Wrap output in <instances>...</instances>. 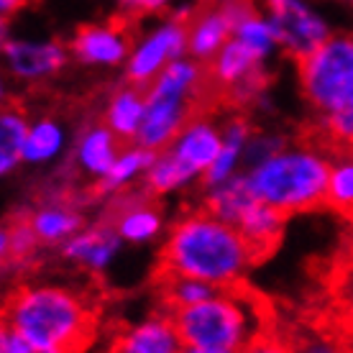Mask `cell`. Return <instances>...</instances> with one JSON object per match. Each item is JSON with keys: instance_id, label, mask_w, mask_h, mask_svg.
I'll return each mask as SVG.
<instances>
[{"instance_id": "obj_33", "label": "cell", "mask_w": 353, "mask_h": 353, "mask_svg": "<svg viewBox=\"0 0 353 353\" xmlns=\"http://www.w3.org/2000/svg\"><path fill=\"white\" fill-rule=\"evenodd\" d=\"M182 353H239V351H225V348H200V345H185Z\"/></svg>"}, {"instance_id": "obj_18", "label": "cell", "mask_w": 353, "mask_h": 353, "mask_svg": "<svg viewBox=\"0 0 353 353\" xmlns=\"http://www.w3.org/2000/svg\"><path fill=\"white\" fill-rule=\"evenodd\" d=\"M146 100H149V90L128 85L123 80L121 88H115L108 95L105 105H103V123L125 143L131 146L136 143V136L141 131L143 115H146Z\"/></svg>"}, {"instance_id": "obj_8", "label": "cell", "mask_w": 353, "mask_h": 353, "mask_svg": "<svg viewBox=\"0 0 353 353\" xmlns=\"http://www.w3.org/2000/svg\"><path fill=\"white\" fill-rule=\"evenodd\" d=\"M190 23L187 18L172 13L167 23H161L157 31H151L143 41L136 44L125 62L123 80L136 88H151V82L159 77L164 67L174 59H182L187 54V41H190Z\"/></svg>"}, {"instance_id": "obj_15", "label": "cell", "mask_w": 353, "mask_h": 353, "mask_svg": "<svg viewBox=\"0 0 353 353\" xmlns=\"http://www.w3.org/2000/svg\"><path fill=\"white\" fill-rule=\"evenodd\" d=\"M121 241L123 239L118 236V230H115L110 223L103 221V218H97L92 225L80 230L74 239H70L59 248V256L95 276V274L105 272L108 264L113 261L115 251L121 246Z\"/></svg>"}, {"instance_id": "obj_19", "label": "cell", "mask_w": 353, "mask_h": 353, "mask_svg": "<svg viewBox=\"0 0 353 353\" xmlns=\"http://www.w3.org/2000/svg\"><path fill=\"white\" fill-rule=\"evenodd\" d=\"M233 39V23L223 13V8L215 6H200L190 23V41H187V57L197 62L210 64L221 49Z\"/></svg>"}, {"instance_id": "obj_39", "label": "cell", "mask_w": 353, "mask_h": 353, "mask_svg": "<svg viewBox=\"0 0 353 353\" xmlns=\"http://www.w3.org/2000/svg\"><path fill=\"white\" fill-rule=\"evenodd\" d=\"M351 154H353V149H351Z\"/></svg>"}, {"instance_id": "obj_31", "label": "cell", "mask_w": 353, "mask_h": 353, "mask_svg": "<svg viewBox=\"0 0 353 353\" xmlns=\"http://www.w3.org/2000/svg\"><path fill=\"white\" fill-rule=\"evenodd\" d=\"M167 6L169 0H121V10L136 21H141L143 16H151V13H161Z\"/></svg>"}, {"instance_id": "obj_23", "label": "cell", "mask_w": 353, "mask_h": 353, "mask_svg": "<svg viewBox=\"0 0 353 353\" xmlns=\"http://www.w3.org/2000/svg\"><path fill=\"white\" fill-rule=\"evenodd\" d=\"M223 287L208 284L203 279H192V276H182L174 272H159L154 269V292L159 300V310L176 312L182 307L197 305L203 300H210L212 294H218Z\"/></svg>"}, {"instance_id": "obj_1", "label": "cell", "mask_w": 353, "mask_h": 353, "mask_svg": "<svg viewBox=\"0 0 353 353\" xmlns=\"http://www.w3.org/2000/svg\"><path fill=\"white\" fill-rule=\"evenodd\" d=\"M95 290L64 282H16L3 302V327L36 343L82 353L92 345L100 327Z\"/></svg>"}, {"instance_id": "obj_37", "label": "cell", "mask_w": 353, "mask_h": 353, "mask_svg": "<svg viewBox=\"0 0 353 353\" xmlns=\"http://www.w3.org/2000/svg\"><path fill=\"white\" fill-rule=\"evenodd\" d=\"M345 223H348V225H353V218H351V221H345Z\"/></svg>"}, {"instance_id": "obj_13", "label": "cell", "mask_w": 353, "mask_h": 353, "mask_svg": "<svg viewBox=\"0 0 353 353\" xmlns=\"http://www.w3.org/2000/svg\"><path fill=\"white\" fill-rule=\"evenodd\" d=\"M123 149L125 143L103 123L100 115L82 128L80 139H77V149H74V159L72 161L77 167L74 169V179H88V200H90V187L95 185V182H100L110 172V167L115 164V159L121 157ZM74 179L70 182V187L77 185Z\"/></svg>"}, {"instance_id": "obj_6", "label": "cell", "mask_w": 353, "mask_h": 353, "mask_svg": "<svg viewBox=\"0 0 353 353\" xmlns=\"http://www.w3.org/2000/svg\"><path fill=\"white\" fill-rule=\"evenodd\" d=\"M305 315L353 343V225L320 276V305Z\"/></svg>"}, {"instance_id": "obj_35", "label": "cell", "mask_w": 353, "mask_h": 353, "mask_svg": "<svg viewBox=\"0 0 353 353\" xmlns=\"http://www.w3.org/2000/svg\"><path fill=\"white\" fill-rule=\"evenodd\" d=\"M194 3H200V6H215L218 0H194Z\"/></svg>"}, {"instance_id": "obj_20", "label": "cell", "mask_w": 353, "mask_h": 353, "mask_svg": "<svg viewBox=\"0 0 353 353\" xmlns=\"http://www.w3.org/2000/svg\"><path fill=\"white\" fill-rule=\"evenodd\" d=\"M31 115L26 103L18 95L6 97L3 103V118H0V172L10 174L23 161L28 131H31Z\"/></svg>"}, {"instance_id": "obj_9", "label": "cell", "mask_w": 353, "mask_h": 353, "mask_svg": "<svg viewBox=\"0 0 353 353\" xmlns=\"http://www.w3.org/2000/svg\"><path fill=\"white\" fill-rule=\"evenodd\" d=\"M259 3L266 18L272 21L284 57L294 64L307 59L330 36L325 21L315 16L302 0H259Z\"/></svg>"}, {"instance_id": "obj_16", "label": "cell", "mask_w": 353, "mask_h": 353, "mask_svg": "<svg viewBox=\"0 0 353 353\" xmlns=\"http://www.w3.org/2000/svg\"><path fill=\"white\" fill-rule=\"evenodd\" d=\"M169 151L203 179L205 172L215 164V159L223 151V125L215 123L212 115L194 118L192 123L176 136Z\"/></svg>"}, {"instance_id": "obj_22", "label": "cell", "mask_w": 353, "mask_h": 353, "mask_svg": "<svg viewBox=\"0 0 353 353\" xmlns=\"http://www.w3.org/2000/svg\"><path fill=\"white\" fill-rule=\"evenodd\" d=\"M208 70L228 100V92H233L248 77H254L259 70H264V59H259L246 44H241L239 39H230L221 49V54L208 64ZM225 113H228V105H225Z\"/></svg>"}, {"instance_id": "obj_30", "label": "cell", "mask_w": 353, "mask_h": 353, "mask_svg": "<svg viewBox=\"0 0 353 353\" xmlns=\"http://www.w3.org/2000/svg\"><path fill=\"white\" fill-rule=\"evenodd\" d=\"M0 353H70L57 345H44L36 343L31 338L21 336L10 327H3V336H0Z\"/></svg>"}, {"instance_id": "obj_24", "label": "cell", "mask_w": 353, "mask_h": 353, "mask_svg": "<svg viewBox=\"0 0 353 353\" xmlns=\"http://www.w3.org/2000/svg\"><path fill=\"white\" fill-rule=\"evenodd\" d=\"M254 200H259V197L254 194V190L248 185L246 172H243V174H233L230 179H225L223 185L205 190L203 197H200L197 203L203 205V208H208L210 212H215L218 218L236 225L239 218L243 215V210H246Z\"/></svg>"}, {"instance_id": "obj_27", "label": "cell", "mask_w": 353, "mask_h": 353, "mask_svg": "<svg viewBox=\"0 0 353 353\" xmlns=\"http://www.w3.org/2000/svg\"><path fill=\"white\" fill-rule=\"evenodd\" d=\"M327 210L338 212L343 221L353 218V154L333 157L330 179H327Z\"/></svg>"}, {"instance_id": "obj_7", "label": "cell", "mask_w": 353, "mask_h": 353, "mask_svg": "<svg viewBox=\"0 0 353 353\" xmlns=\"http://www.w3.org/2000/svg\"><path fill=\"white\" fill-rule=\"evenodd\" d=\"M136 18L118 10L108 21L85 23L67 41L70 54L90 67H118L136 49Z\"/></svg>"}, {"instance_id": "obj_29", "label": "cell", "mask_w": 353, "mask_h": 353, "mask_svg": "<svg viewBox=\"0 0 353 353\" xmlns=\"http://www.w3.org/2000/svg\"><path fill=\"white\" fill-rule=\"evenodd\" d=\"M241 353H294V345H292V341L287 338L282 327V315H279V325L259 333Z\"/></svg>"}, {"instance_id": "obj_2", "label": "cell", "mask_w": 353, "mask_h": 353, "mask_svg": "<svg viewBox=\"0 0 353 353\" xmlns=\"http://www.w3.org/2000/svg\"><path fill=\"white\" fill-rule=\"evenodd\" d=\"M256 266L251 246L233 223L197 203L187 208L167 233L157 269L203 279L215 287H233Z\"/></svg>"}, {"instance_id": "obj_14", "label": "cell", "mask_w": 353, "mask_h": 353, "mask_svg": "<svg viewBox=\"0 0 353 353\" xmlns=\"http://www.w3.org/2000/svg\"><path fill=\"white\" fill-rule=\"evenodd\" d=\"M185 341L176 330L172 312L159 310L141 323L121 327L105 353H182Z\"/></svg>"}, {"instance_id": "obj_38", "label": "cell", "mask_w": 353, "mask_h": 353, "mask_svg": "<svg viewBox=\"0 0 353 353\" xmlns=\"http://www.w3.org/2000/svg\"><path fill=\"white\" fill-rule=\"evenodd\" d=\"M345 3H348V6H353V0H345Z\"/></svg>"}, {"instance_id": "obj_34", "label": "cell", "mask_w": 353, "mask_h": 353, "mask_svg": "<svg viewBox=\"0 0 353 353\" xmlns=\"http://www.w3.org/2000/svg\"><path fill=\"white\" fill-rule=\"evenodd\" d=\"M343 108H351V110H353V90L348 92V100H345V105H343ZM338 110H341V108H338Z\"/></svg>"}, {"instance_id": "obj_28", "label": "cell", "mask_w": 353, "mask_h": 353, "mask_svg": "<svg viewBox=\"0 0 353 353\" xmlns=\"http://www.w3.org/2000/svg\"><path fill=\"white\" fill-rule=\"evenodd\" d=\"M233 39H239L241 44H246L251 52L256 54L259 59H266L274 52V46H279L276 31H274L272 21L261 16V10L246 16L233 26Z\"/></svg>"}, {"instance_id": "obj_32", "label": "cell", "mask_w": 353, "mask_h": 353, "mask_svg": "<svg viewBox=\"0 0 353 353\" xmlns=\"http://www.w3.org/2000/svg\"><path fill=\"white\" fill-rule=\"evenodd\" d=\"M39 0H0V10H3V23H8L10 16H16L18 10L28 8V6H34Z\"/></svg>"}, {"instance_id": "obj_10", "label": "cell", "mask_w": 353, "mask_h": 353, "mask_svg": "<svg viewBox=\"0 0 353 353\" xmlns=\"http://www.w3.org/2000/svg\"><path fill=\"white\" fill-rule=\"evenodd\" d=\"M100 218L118 230V236L128 243H146L161 233V210L157 197H151L141 187H128L123 192L108 197L105 210Z\"/></svg>"}, {"instance_id": "obj_21", "label": "cell", "mask_w": 353, "mask_h": 353, "mask_svg": "<svg viewBox=\"0 0 353 353\" xmlns=\"http://www.w3.org/2000/svg\"><path fill=\"white\" fill-rule=\"evenodd\" d=\"M157 159V154L149 149H143L139 143H131V146H125L121 151V157L115 159V164L110 167L100 182L90 187V203H95V200H103V197H113V194L123 192L128 187H133L136 182H141L143 174H146V169L151 167V161Z\"/></svg>"}, {"instance_id": "obj_3", "label": "cell", "mask_w": 353, "mask_h": 353, "mask_svg": "<svg viewBox=\"0 0 353 353\" xmlns=\"http://www.w3.org/2000/svg\"><path fill=\"white\" fill-rule=\"evenodd\" d=\"M279 307L261 297L246 279L223 287L210 300L172 312L185 345L243 351L259 333L279 325Z\"/></svg>"}, {"instance_id": "obj_17", "label": "cell", "mask_w": 353, "mask_h": 353, "mask_svg": "<svg viewBox=\"0 0 353 353\" xmlns=\"http://www.w3.org/2000/svg\"><path fill=\"white\" fill-rule=\"evenodd\" d=\"M287 218L290 215H284L282 210H276V208L261 203V200H254L243 210V215L236 223V228L241 230V236L251 246V254L256 259V264L266 261L279 248Z\"/></svg>"}, {"instance_id": "obj_11", "label": "cell", "mask_w": 353, "mask_h": 353, "mask_svg": "<svg viewBox=\"0 0 353 353\" xmlns=\"http://www.w3.org/2000/svg\"><path fill=\"white\" fill-rule=\"evenodd\" d=\"M6 67L16 82L39 85L49 82L70 62V46L64 41H23V39H3Z\"/></svg>"}, {"instance_id": "obj_36", "label": "cell", "mask_w": 353, "mask_h": 353, "mask_svg": "<svg viewBox=\"0 0 353 353\" xmlns=\"http://www.w3.org/2000/svg\"><path fill=\"white\" fill-rule=\"evenodd\" d=\"M348 353H353V343H348Z\"/></svg>"}, {"instance_id": "obj_25", "label": "cell", "mask_w": 353, "mask_h": 353, "mask_svg": "<svg viewBox=\"0 0 353 353\" xmlns=\"http://www.w3.org/2000/svg\"><path fill=\"white\" fill-rule=\"evenodd\" d=\"M194 179L200 182V176L194 174L192 169H187L172 151L164 149L161 154H157V159L151 161V167L146 169V174H143V179L139 182V187H141L146 194L159 200L161 194L182 190V187L192 185Z\"/></svg>"}, {"instance_id": "obj_5", "label": "cell", "mask_w": 353, "mask_h": 353, "mask_svg": "<svg viewBox=\"0 0 353 353\" xmlns=\"http://www.w3.org/2000/svg\"><path fill=\"white\" fill-rule=\"evenodd\" d=\"M300 92L312 113H333L353 90V34H330L297 64Z\"/></svg>"}, {"instance_id": "obj_26", "label": "cell", "mask_w": 353, "mask_h": 353, "mask_svg": "<svg viewBox=\"0 0 353 353\" xmlns=\"http://www.w3.org/2000/svg\"><path fill=\"white\" fill-rule=\"evenodd\" d=\"M64 149V125L54 115H41L31 123L23 161L26 164H46L57 159Z\"/></svg>"}, {"instance_id": "obj_4", "label": "cell", "mask_w": 353, "mask_h": 353, "mask_svg": "<svg viewBox=\"0 0 353 353\" xmlns=\"http://www.w3.org/2000/svg\"><path fill=\"white\" fill-rule=\"evenodd\" d=\"M333 159L325 151L300 141V146L282 149L259 161L246 172L248 185L261 203L284 215L325 208L327 179Z\"/></svg>"}, {"instance_id": "obj_12", "label": "cell", "mask_w": 353, "mask_h": 353, "mask_svg": "<svg viewBox=\"0 0 353 353\" xmlns=\"http://www.w3.org/2000/svg\"><path fill=\"white\" fill-rule=\"evenodd\" d=\"M28 223L34 228L36 239L41 246H59L62 248L70 239H74L80 230H85L88 218L82 212V203L70 194L67 190H54L49 197H44L39 205L26 210Z\"/></svg>"}]
</instances>
